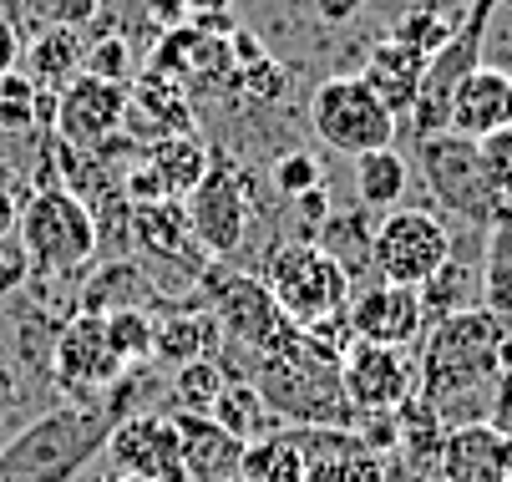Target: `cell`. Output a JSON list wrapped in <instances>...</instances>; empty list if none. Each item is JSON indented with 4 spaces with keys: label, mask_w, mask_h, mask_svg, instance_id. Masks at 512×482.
Returning <instances> with one entry per match:
<instances>
[{
    "label": "cell",
    "mask_w": 512,
    "mask_h": 482,
    "mask_svg": "<svg viewBox=\"0 0 512 482\" xmlns=\"http://www.w3.org/2000/svg\"><path fill=\"white\" fill-rule=\"evenodd\" d=\"M502 325L507 320L492 315L487 305L426 325L421 356H416V396L436 411L442 427H467L487 417V401L502 381L497 366Z\"/></svg>",
    "instance_id": "6da1fadb"
},
{
    "label": "cell",
    "mask_w": 512,
    "mask_h": 482,
    "mask_svg": "<svg viewBox=\"0 0 512 482\" xmlns=\"http://www.w3.org/2000/svg\"><path fill=\"white\" fill-rule=\"evenodd\" d=\"M269 401L284 427H350V401L340 391V356L325 351L310 330H300L284 351L249 356L239 371Z\"/></svg>",
    "instance_id": "7a4b0ae2"
},
{
    "label": "cell",
    "mask_w": 512,
    "mask_h": 482,
    "mask_svg": "<svg viewBox=\"0 0 512 482\" xmlns=\"http://www.w3.org/2000/svg\"><path fill=\"white\" fill-rule=\"evenodd\" d=\"M112 422L102 417V406H51L46 417H36L26 432L6 437L0 447V467L11 482H77L107 447Z\"/></svg>",
    "instance_id": "3957f363"
},
{
    "label": "cell",
    "mask_w": 512,
    "mask_h": 482,
    "mask_svg": "<svg viewBox=\"0 0 512 482\" xmlns=\"http://www.w3.org/2000/svg\"><path fill=\"white\" fill-rule=\"evenodd\" d=\"M16 239L26 244V259H31L36 280H82V274L92 269V259H97V249H102L92 209L61 183L36 188L21 203Z\"/></svg>",
    "instance_id": "277c9868"
},
{
    "label": "cell",
    "mask_w": 512,
    "mask_h": 482,
    "mask_svg": "<svg viewBox=\"0 0 512 482\" xmlns=\"http://www.w3.org/2000/svg\"><path fill=\"white\" fill-rule=\"evenodd\" d=\"M198 295L203 305L213 310L218 330H224V346L244 351V356H269V351H284L289 340L300 335V325L289 320L269 285L249 269H234V264H208L198 274Z\"/></svg>",
    "instance_id": "5b68a950"
},
{
    "label": "cell",
    "mask_w": 512,
    "mask_h": 482,
    "mask_svg": "<svg viewBox=\"0 0 512 482\" xmlns=\"http://www.w3.org/2000/svg\"><path fill=\"white\" fill-rule=\"evenodd\" d=\"M416 168L426 178V193L436 198V209L462 219L467 229L487 234L492 219L507 209L512 198H502L487 178V163H482V148L462 132H431V137H416Z\"/></svg>",
    "instance_id": "8992f818"
},
{
    "label": "cell",
    "mask_w": 512,
    "mask_h": 482,
    "mask_svg": "<svg viewBox=\"0 0 512 482\" xmlns=\"http://www.w3.org/2000/svg\"><path fill=\"white\" fill-rule=\"evenodd\" d=\"M259 280L269 285L274 305L300 330L340 315L350 305V290H355V280L340 269V259H330L315 239H279L259 264Z\"/></svg>",
    "instance_id": "52a82bcc"
},
{
    "label": "cell",
    "mask_w": 512,
    "mask_h": 482,
    "mask_svg": "<svg viewBox=\"0 0 512 482\" xmlns=\"http://www.w3.org/2000/svg\"><path fill=\"white\" fill-rule=\"evenodd\" d=\"M188 209V224L203 244L208 259L218 264H239L244 259V244L259 224V203H254V173L239 168L229 153L208 148V173L203 183L183 198Z\"/></svg>",
    "instance_id": "ba28073f"
},
{
    "label": "cell",
    "mask_w": 512,
    "mask_h": 482,
    "mask_svg": "<svg viewBox=\"0 0 512 482\" xmlns=\"http://www.w3.org/2000/svg\"><path fill=\"white\" fill-rule=\"evenodd\" d=\"M310 127L330 153H345L350 163L360 153H376L396 143V112L365 87L355 72L325 77L310 97Z\"/></svg>",
    "instance_id": "9c48e42d"
},
{
    "label": "cell",
    "mask_w": 512,
    "mask_h": 482,
    "mask_svg": "<svg viewBox=\"0 0 512 482\" xmlns=\"http://www.w3.org/2000/svg\"><path fill=\"white\" fill-rule=\"evenodd\" d=\"M447 259H452V229L431 209H406L401 203L386 219H376V234H371V274L376 280L421 290Z\"/></svg>",
    "instance_id": "30bf717a"
},
{
    "label": "cell",
    "mask_w": 512,
    "mask_h": 482,
    "mask_svg": "<svg viewBox=\"0 0 512 482\" xmlns=\"http://www.w3.org/2000/svg\"><path fill=\"white\" fill-rule=\"evenodd\" d=\"M127 366L112 356L107 346V325L102 315H71L56 330V346H51V386L77 401V406H97V396L122 376Z\"/></svg>",
    "instance_id": "8fae6325"
},
{
    "label": "cell",
    "mask_w": 512,
    "mask_h": 482,
    "mask_svg": "<svg viewBox=\"0 0 512 482\" xmlns=\"http://www.w3.org/2000/svg\"><path fill=\"white\" fill-rule=\"evenodd\" d=\"M340 391L350 411H396L406 396H416V361L406 346L350 340L340 351Z\"/></svg>",
    "instance_id": "7c38bea8"
},
{
    "label": "cell",
    "mask_w": 512,
    "mask_h": 482,
    "mask_svg": "<svg viewBox=\"0 0 512 482\" xmlns=\"http://www.w3.org/2000/svg\"><path fill=\"white\" fill-rule=\"evenodd\" d=\"M102 457L142 482H178L183 477V442H178V422L173 411H137V417L117 422L107 432Z\"/></svg>",
    "instance_id": "4fadbf2b"
},
{
    "label": "cell",
    "mask_w": 512,
    "mask_h": 482,
    "mask_svg": "<svg viewBox=\"0 0 512 482\" xmlns=\"http://www.w3.org/2000/svg\"><path fill=\"white\" fill-rule=\"evenodd\" d=\"M127 122V87L122 82H102L92 72L71 77L56 97V132L66 148L82 153H102Z\"/></svg>",
    "instance_id": "5bb4252c"
},
{
    "label": "cell",
    "mask_w": 512,
    "mask_h": 482,
    "mask_svg": "<svg viewBox=\"0 0 512 482\" xmlns=\"http://www.w3.org/2000/svg\"><path fill=\"white\" fill-rule=\"evenodd\" d=\"M132 244L158 269H178V285H198V274L208 269V254H203V244L188 224V209L178 198L132 203Z\"/></svg>",
    "instance_id": "9a60e30c"
},
{
    "label": "cell",
    "mask_w": 512,
    "mask_h": 482,
    "mask_svg": "<svg viewBox=\"0 0 512 482\" xmlns=\"http://www.w3.org/2000/svg\"><path fill=\"white\" fill-rule=\"evenodd\" d=\"M345 320H350L355 340H376V346H406L411 351L416 340L426 335V315H421L416 290L386 285V280L355 285L350 305H345Z\"/></svg>",
    "instance_id": "2e32d148"
},
{
    "label": "cell",
    "mask_w": 512,
    "mask_h": 482,
    "mask_svg": "<svg viewBox=\"0 0 512 482\" xmlns=\"http://www.w3.org/2000/svg\"><path fill=\"white\" fill-rule=\"evenodd\" d=\"M502 127H512V72H507V66L482 61L452 92L447 132H462V137H472V143H482V137H492Z\"/></svg>",
    "instance_id": "e0dca14e"
},
{
    "label": "cell",
    "mask_w": 512,
    "mask_h": 482,
    "mask_svg": "<svg viewBox=\"0 0 512 482\" xmlns=\"http://www.w3.org/2000/svg\"><path fill=\"white\" fill-rule=\"evenodd\" d=\"M224 356V330L203 300H168L153 325V361L188 366V361H218Z\"/></svg>",
    "instance_id": "ac0fdd59"
},
{
    "label": "cell",
    "mask_w": 512,
    "mask_h": 482,
    "mask_svg": "<svg viewBox=\"0 0 512 482\" xmlns=\"http://www.w3.org/2000/svg\"><path fill=\"white\" fill-rule=\"evenodd\" d=\"M178 442H183V477L188 482H234L244 467V442L229 437L203 411H173Z\"/></svg>",
    "instance_id": "d6986e66"
},
{
    "label": "cell",
    "mask_w": 512,
    "mask_h": 482,
    "mask_svg": "<svg viewBox=\"0 0 512 482\" xmlns=\"http://www.w3.org/2000/svg\"><path fill=\"white\" fill-rule=\"evenodd\" d=\"M507 477H512V437L492 432L487 422L447 427L442 482H507Z\"/></svg>",
    "instance_id": "ffe728a7"
},
{
    "label": "cell",
    "mask_w": 512,
    "mask_h": 482,
    "mask_svg": "<svg viewBox=\"0 0 512 482\" xmlns=\"http://www.w3.org/2000/svg\"><path fill=\"white\" fill-rule=\"evenodd\" d=\"M168 295L158 290V280L132 259H112L102 264L92 280L82 285V305L77 315H107V310H163Z\"/></svg>",
    "instance_id": "44dd1931"
},
{
    "label": "cell",
    "mask_w": 512,
    "mask_h": 482,
    "mask_svg": "<svg viewBox=\"0 0 512 482\" xmlns=\"http://www.w3.org/2000/svg\"><path fill=\"white\" fill-rule=\"evenodd\" d=\"M416 300H421L426 325L447 320V315H462V310H477L482 305V249L467 254L457 244V234H452V259L416 290Z\"/></svg>",
    "instance_id": "7402d4cb"
},
{
    "label": "cell",
    "mask_w": 512,
    "mask_h": 482,
    "mask_svg": "<svg viewBox=\"0 0 512 482\" xmlns=\"http://www.w3.org/2000/svg\"><path fill=\"white\" fill-rule=\"evenodd\" d=\"M355 77H360L365 87H371V92L396 112V117H401V112H411V107H416V92H421V77H426V56H416V51H406L401 41L381 36Z\"/></svg>",
    "instance_id": "603a6c76"
},
{
    "label": "cell",
    "mask_w": 512,
    "mask_h": 482,
    "mask_svg": "<svg viewBox=\"0 0 512 482\" xmlns=\"http://www.w3.org/2000/svg\"><path fill=\"white\" fill-rule=\"evenodd\" d=\"M82 56H87V41L82 31H71V26H41L26 51H21V72L51 92V87H66L71 77H82Z\"/></svg>",
    "instance_id": "cb8c5ba5"
},
{
    "label": "cell",
    "mask_w": 512,
    "mask_h": 482,
    "mask_svg": "<svg viewBox=\"0 0 512 482\" xmlns=\"http://www.w3.org/2000/svg\"><path fill=\"white\" fill-rule=\"evenodd\" d=\"M411 188V163L396 148H376L355 158V203L371 214H391L401 209V198Z\"/></svg>",
    "instance_id": "d4e9b609"
},
{
    "label": "cell",
    "mask_w": 512,
    "mask_h": 482,
    "mask_svg": "<svg viewBox=\"0 0 512 482\" xmlns=\"http://www.w3.org/2000/svg\"><path fill=\"white\" fill-rule=\"evenodd\" d=\"M208 417L224 427L229 437H239V442H259V437H269V432L284 427L274 411H269V401L254 391V381H244V376H229V386L213 396Z\"/></svg>",
    "instance_id": "484cf974"
},
{
    "label": "cell",
    "mask_w": 512,
    "mask_h": 482,
    "mask_svg": "<svg viewBox=\"0 0 512 482\" xmlns=\"http://www.w3.org/2000/svg\"><path fill=\"white\" fill-rule=\"evenodd\" d=\"M371 234H376L371 209L355 203V209H330V219L320 224L315 244L330 259H340V269L350 274V280H360V274H371Z\"/></svg>",
    "instance_id": "4316f807"
},
{
    "label": "cell",
    "mask_w": 512,
    "mask_h": 482,
    "mask_svg": "<svg viewBox=\"0 0 512 482\" xmlns=\"http://www.w3.org/2000/svg\"><path fill=\"white\" fill-rule=\"evenodd\" d=\"M148 168L158 173L168 198H188L203 183V173H208V148L198 143L193 132H173V137H158V143H153Z\"/></svg>",
    "instance_id": "83f0119b"
},
{
    "label": "cell",
    "mask_w": 512,
    "mask_h": 482,
    "mask_svg": "<svg viewBox=\"0 0 512 482\" xmlns=\"http://www.w3.org/2000/svg\"><path fill=\"white\" fill-rule=\"evenodd\" d=\"M482 305L512 320V203L482 234Z\"/></svg>",
    "instance_id": "f1b7e54d"
},
{
    "label": "cell",
    "mask_w": 512,
    "mask_h": 482,
    "mask_svg": "<svg viewBox=\"0 0 512 482\" xmlns=\"http://www.w3.org/2000/svg\"><path fill=\"white\" fill-rule=\"evenodd\" d=\"M0 127L26 132V127H56V97L41 92L21 66L11 77H0Z\"/></svg>",
    "instance_id": "f546056e"
},
{
    "label": "cell",
    "mask_w": 512,
    "mask_h": 482,
    "mask_svg": "<svg viewBox=\"0 0 512 482\" xmlns=\"http://www.w3.org/2000/svg\"><path fill=\"white\" fill-rule=\"evenodd\" d=\"M244 482H300L305 477V457L300 447L289 442V432H269L259 442H244V467H239Z\"/></svg>",
    "instance_id": "4dcf8cb0"
},
{
    "label": "cell",
    "mask_w": 512,
    "mask_h": 482,
    "mask_svg": "<svg viewBox=\"0 0 512 482\" xmlns=\"http://www.w3.org/2000/svg\"><path fill=\"white\" fill-rule=\"evenodd\" d=\"M107 346L122 366H153V325L158 310H107Z\"/></svg>",
    "instance_id": "1f68e13d"
},
{
    "label": "cell",
    "mask_w": 512,
    "mask_h": 482,
    "mask_svg": "<svg viewBox=\"0 0 512 482\" xmlns=\"http://www.w3.org/2000/svg\"><path fill=\"white\" fill-rule=\"evenodd\" d=\"M457 21L462 16H447V11H436V6H411V11H401L396 21H391V41H401L406 51H416V56H436L447 41H452V31H457Z\"/></svg>",
    "instance_id": "d6a6232c"
},
{
    "label": "cell",
    "mask_w": 512,
    "mask_h": 482,
    "mask_svg": "<svg viewBox=\"0 0 512 482\" xmlns=\"http://www.w3.org/2000/svg\"><path fill=\"white\" fill-rule=\"evenodd\" d=\"M224 386H229V371L218 361H188V366H173V376H168L173 411H203V417Z\"/></svg>",
    "instance_id": "836d02e7"
},
{
    "label": "cell",
    "mask_w": 512,
    "mask_h": 482,
    "mask_svg": "<svg viewBox=\"0 0 512 482\" xmlns=\"http://www.w3.org/2000/svg\"><path fill=\"white\" fill-rule=\"evenodd\" d=\"M269 183H274V193H279L284 203H295L300 193L325 188V168H320V158H315L310 148H284V153L269 163Z\"/></svg>",
    "instance_id": "e575fe53"
},
{
    "label": "cell",
    "mask_w": 512,
    "mask_h": 482,
    "mask_svg": "<svg viewBox=\"0 0 512 482\" xmlns=\"http://www.w3.org/2000/svg\"><path fill=\"white\" fill-rule=\"evenodd\" d=\"M300 482H386V457L355 452V457H310Z\"/></svg>",
    "instance_id": "d590c367"
},
{
    "label": "cell",
    "mask_w": 512,
    "mask_h": 482,
    "mask_svg": "<svg viewBox=\"0 0 512 482\" xmlns=\"http://www.w3.org/2000/svg\"><path fill=\"white\" fill-rule=\"evenodd\" d=\"M82 72H92V77H102V82H127V77H132V51H127V41H122V36H102L97 46H87Z\"/></svg>",
    "instance_id": "8d00e7d4"
},
{
    "label": "cell",
    "mask_w": 512,
    "mask_h": 482,
    "mask_svg": "<svg viewBox=\"0 0 512 482\" xmlns=\"http://www.w3.org/2000/svg\"><path fill=\"white\" fill-rule=\"evenodd\" d=\"M477 148H482V163H487L492 188H497L502 198H512V127H502V132L482 137Z\"/></svg>",
    "instance_id": "74e56055"
},
{
    "label": "cell",
    "mask_w": 512,
    "mask_h": 482,
    "mask_svg": "<svg viewBox=\"0 0 512 482\" xmlns=\"http://www.w3.org/2000/svg\"><path fill=\"white\" fill-rule=\"evenodd\" d=\"M31 6H36L41 26H71V31H82L97 16L102 0H31Z\"/></svg>",
    "instance_id": "f35d334b"
},
{
    "label": "cell",
    "mask_w": 512,
    "mask_h": 482,
    "mask_svg": "<svg viewBox=\"0 0 512 482\" xmlns=\"http://www.w3.org/2000/svg\"><path fill=\"white\" fill-rule=\"evenodd\" d=\"M31 280V259H26V244L16 234H0V300L16 295L21 285Z\"/></svg>",
    "instance_id": "ab89813d"
},
{
    "label": "cell",
    "mask_w": 512,
    "mask_h": 482,
    "mask_svg": "<svg viewBox=\"0 0 512 482\" xmlns=\"http://www.w3.org/2000/svg\"><path fill=\"white\" fill-rule=\"evenodd\" d=\"M492 432H502V437H512V376H502L497 381V391H492V401H487V417H482Z\"/></svg>",
    "instance_id": "60d3db41"
},
{
    "label": "cell",
    "mask_w": 512,
    "mask_h": 482,
    "mask_svg": "<svg viewBox=\"0 0 512 482\" xmlns=\"http://www.w3.org/2000/svg\"><path fill=\"white\" fill-rule=\"evenodd\" d=\"M21 51H26V41H21V26L0 11V77H11L16 66H21Z\"/></svg>",
    "instance_id": "b9f144b4"
},
{
    "label": "cell",
    "mask_w": 512,
    "mask_h": 482,
    "mask_svg": "<svg viewBox=\"0 0 512 482\" xmlns=\"http://www.w3.org/2000/svg\"><path fill=\"white\" fill-rule=\"evenodd\" d=\"M183 6H188L193 16H213V11H224V6H234V0H183Z\"/></svg>",
    "instance_id": "7bdbcfd3"
},
{
    "label": "cell",
    "mask_w": 512,
    "mask_h": 482,
    "mask_svg": "<svg viewBox=\"0 0 512 482\" xmlns=\"http://www.w3.org/2000/svg\"><path fill=\"white\" fill-rule=\"evenodd\" d=\"M82 482H142V477H127V472L107 467V472H92V477H82Z\"/></svg>",
    "instance_id": "ee69618b"
},
{
    "label": "cell",
    "mask_w": 512,
    "mask_h": 482,
    "mask_svg": "<svg viewBox=\"0 0 512 482\" xmlns=\"http://www.w3.org/2000/svg\"><path fill=\"white\" fill-rule=\"evenodd\" d=\"M6 437H11V427H6V411H0V447H6Z\"/></svg>",
    "instance_id": "f6af8a7d"
},
{
    "label": "cell",
    "mask_w": 512,
    "mask_h": 482,
    "mask_svg": "<svg viewBox=\"0 0 512 482\" xmlns=\"http://www.w3.org/2000/svg\"><path fill=\"white\" fill-rule=\"evenodd\" d=\"M0 482H11V477H6V467H0Z\"/></svg>",
    "instance_id": "bcb514c9"
},
{
    "label": "cell",
    "mask_w": 512,
    "mask_h": 482,
    "mask_svg": "<svg viewBox=\"0 0 512 482\" xmlns=\"http://www.w3.org/2000/svg\"><path fill=\"white\" fill-rule=\"evenodd\" d=\"M234 482H244V477H234Z\"/></svg>",
    "instance_id": "7dc6e473"
},
{
    "label": "cell",
    "mask_w": 512,
    "mask_h": 482,
    "mask_svg": "<svg viewBox=\"0 0 512 482\" xmlns=\"http://www.w3.org/2000/svg\"><path fill=\"white\" fill-rule=\"evenodd\" d=\"M507 482H512V477H507Z\"/></svg>",
    "instance_id": "c3c4849f"
}]
</instances>
